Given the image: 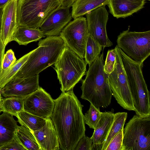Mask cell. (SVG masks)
Segmentation results:
<instances>
[{
    "mask_svg": "<svg viewBox=\"0 0 150 150\" xmlns=\"http://www.w3.org/2000/svg\"><path fill=\"white\" fill-rule=\"evenodd\" d=\"M54 101L50 118L58 135L60 149L74 150L79 140L85 135L83 105L73 89L62 92Z\"/></svg>",
    "mask_w": 150,
    "mask_h": 150,
    "instance_id": "cell-1",
    "label": "cell"
},
{
    "mask_svg": "<svg viewBox=\"0 0 150 150\" xmlns=\"http://www.w3.org/2000/svg\"><path fill=\"white\" fill-rule=\"evenodd\" d=\"M104 63L102 52L89 66L81 86V98L88 101L98 108H107L111 103L112 96L108 74L104 71Z\"/></svg>",
    "mask_w": 150,
    "mask_h": 150,
    "instance_id": "cell-2",
    "label": "cell"
},
{
    "mask_svg": "<svg viewBox=\"0 0 150 150\" xmlns=\"http://www.w3.org/2000/svg\"><path fill=\"white\" fill-rule=\"evenodd\" d=\"M59 36H50L41 39L38 47L13 77L25 78L38 75L57 61L65 46Z\"/></svg>",
    "mask_w": 150,
    "mask_h": 150,
    "instance_id": "cell-3",
    "label": "cell"
},
{
    "mask_svg": "<svg viewBox=\"0 0 150 150\" xmlns=\"http://www.w3.org/2000/svg\"><path fill=\"white\" fill-rule=\"evenodd\" d=\"M136 115H150V92L142 72L143 65L134 62L118 47Z\"/></svg>",
    "mask_w": 150,
    "mask_h": 150,
    "instance_id": "cell-4",
    "label": "cell"
},
{
    "mask_svg": "<svg viewBox=\"0 0 150 150\" xmlns=\"http://www.w3.org/2000/svg\"><path fill=\"white\" fill-rule=\"evenodd\" d=\"M54 64L62 92L73 89L86 74L87 64L85 61L66 45Z\"/></svg>",
    "mask_w": 150,
    "mask_h": 150,
    "instance_id": "cell-5",
    "label": "cell"
},
{
    "mask_svg": "<svg viewBox=\"0 0 150 150\" xmlns=\"http://www.w3.org/2000/svg\"><path fill=\"white\" fill-rule=\"evenodd\" d=\"M60 6L59 0H18V26L39 29L44 21Z\"/></svg>",
    "mask_w": 150,
    "mask_h": 150,
    "instance_id": "cell-6",
    "label": "cell"
},
{
    "mask_svg": "<svg viewBox=\"0 0 150 150\" xmlns=\"http://www.w3.org/2000/svg\"><path fill=\"white\" fill-rule=\"evenodd\" d=\"M118 47L128 57L140 65L150 55V30L123 31L118 36Z\"/></svg>",
    "mask_w": 150,
    "mask_h": 150,
    "instance_id": "cell-7",
    "label": "cell"
},
{
    "mask_svg": "<svg viewBox=\"0 0 150 150\" xmlns=\"http://www.w3.org/2000/svg\"><path fill=\"white\" fill-rule=\"evenodd\" d=\"M150 150V115H134L123 129L122 150Z\"/></svg>",
    "mask_w": 150,
    "mask_h": 150,
    "instance_id": "cell-8",
    "label": "cell"
},
{
    "mask_svg": "<svg viewBox=\"0 0 150 150\" xmlns=\"http://www.w3.org/2000/svg\"><path fill=\"white\" fill-rule=\"evenodd\" d=\"M116 61L113 71L108 74V81L112 95L124 109L135 110V108L118 47L117 45Z\"/></svg>",
    "mask_w": 150,
    "mask_h": 150,
    "instance_id": "cell-9",
    "label": "cell"
},
{
    "mask_svg": "<svg viewBox=\"0 0 150 150\" xmlns=\"http://www.w3.org/2000/svg\"><path fill=\"white\" fill-rule=\"evenodd\" d=\"M88 35L86 18L81 16L70 21L63 29L59 36L66 46L83 59Z\"/></svg>",
    "mask_w": 150,
    "mask_h": 150,
    "instance_id": "cell-10",
    "label": "cell"
},
{
    "mask_svg": "<svg viewBox=\"0 0 150 150\" xmlns=\"http://www.w3.org/2000/svg\"><path fill=\"white\" fill-rule=\"evenodd\" d=\"M88 34L103 47L113 45L109 39L106 31L108 13L105 6L100 7L86 14Z\"/></svg>",
    "mask_w": 150,
    "mask_h": 150,
    "instance_id": "cell-11",
    "label": "cell"
},
{
    "mask_svg": "<svg viewBox=\"0 0 150 150\" xmlns=\"http://www.w3.org/2000/svg\"><path fill=\"white\" fill-rule=\"evenodd\" d=\"M54 106V100L40 87L24 100V110L45 119L51 117Z\"/></svg>",
    "mask_w": 150,
    "mask_h": 150,
    "instance_id": "cell-12",
    "label": "cell"
},
{
    "mask_svg": "<svg viewBox=\"0 0 150 150\" xmlns=\"http://www.w3.org/2000/svg\"><path fill=\"white\" fill-rule=\"evenodd\" d=\"M39 75L25 77H13L1 89L2 96L25 98L39 87Z\"/></svg>",
    "mask_w": 150,
    "mask_h": 150,
    "instance_id": "cell-13",
    "label": "cell"
},
{
    "mask_svg": "<svg viewBox=\"0 0 150 150\" xmlns=\"http://www.w3.org/2000/svg\"><path fill=\"white\" fill-rule=\"evenodd\" d=\"M70 8L60 6L44 21L39 29L45 37L59 36L63 29L72 18Z\"/></svg>",
    "mask_w": 150,
    "mask_h": 150,
    "instance_id": "cell-14",
    "label": "cell"
},
{
    "mask_svg": "<svg viewBox=\"0 0 150 150\" xmlns=\"http://www.w3.org/2000/svg\"><path fill=\"white\" fill-rule=\"evenodd\" d=\"M18 0H11L3 8L1 38L6 46L12 41L13 34L18 27L17 10Z\"/></svg>",
    "mask_w": 150,
    "mask_h": 150,
    "instance_id": "cell-15",
    "label": "cell"
},
{
    "mask_svg": "<svg viewBox=\"0 0 150 150\" xmlns=\"http://www.w3.org/2000/svg\"><path fill=\"white\" fill-rule=\"evenodd\" d=\"M32 132L41 150L60 149L58 135L50 117L46 119L42 127Z\"/></svg>",
    "mask_w": 150,
    "mask_h": 150,
    "instance_id": "cell-16",
    "label": "cell"
},
{
    "mask_svg": "<svg viewBox=\"0 0 150 150\" xmlns=\"http://www.w3.org/2000/svg\"><path fill=\"white\" fill-rule=\"evenodd\" d=\"M144 0H110L107 5L110 12L117 18H125L142 9Z\"/></svg>",
    "mask_w": 150,
    "mask_h": 150,
    "instance_id": "cell-17",
    "label": "cell"
},
{
    "mask_svg": "<svg viewBox=\"0 0 150 150\" xmlns=\"http://www.w3.org/2000/svg\"><path fill=\"white\" fill-rule=\"evenodd\" d=\"M114 114L108 111L101 112L100 120L91 137L93 144V150H101L113 122Z\"/></svg>",
    "mask_w": 150,
    "mask_h": 150,
    "instance_id": "cell-18",
    "label": "cell"
},
{
    "mask_svg": "<svg viewBox=\"0 0 150 150\" xmlns=\"http://www.w3.org/2000/svg\"><path fill=\"white\" fill-rule=\"evenodd\" d=\"M13 116L5 112L0 115V147L14 137L18 125Z\"/></svg>",
    "mask_w": 150,
    "mask_h": 150,
    "instance_id": "cell-19",
    "label": "cell"
},
{
    "mask_svg": "<svg viewBox=\"0 0 150 150\" xmlns=\"http://www.w3.org/2000/svg\"><path fill=\"white\" fill-rule=\"evenodd\" d=\"M45 37L43 32L39 29L18 26L13 34L12 41H15L19 45H26Z\"/></svg>",
    "mask_w": 150,
    "mask_h": 150,
    "instance_id": "cell-20",
    "label": "cell"
},
{
    "mask_svg": "<svg viewBox=\"0 0 150 150\" xmlns=\"http://www.w3.org/2000/svg\"><path fill=\"white\" fill-rule=\"evenodd\" d=\"M110 0H76L72 6L71 11L74 19L83 16L100 7L107 5Z\"/></svg>",
    "mask_w": 150,
    "mask_h": 150,
    "instance_id": "cell-21",
    "label": "cell"
},
{
    "mask_svg": "<svg viewBox=\"0 0 150 150\" xmlns=\"http://www.w3.org/2000/svg\"><path fill=\"white\" fill-rule=\"evenodd\" d=\"M15 137L27 150H41L32 131L22 125L17 126Z\"/></svg>",
    "mask_w": 150,
    "mask_h": 150,
    "instance_id": "cell-22",
    "label": "cell"
},
{
    "mask_svg": "<svg viewBox=\"0 0 150 150\" xmlns=\"http://www.w3.org/2000/svg\"><path fill=\"white\" fill-rule=\"evenodd\" d=\"M16 117L18 122L32 131L38 130L45 125L46 119L30 113L25 110L18 113Z\"/></svg>",
    "mask_w": 150,
    "mask_h": 150,
    "instance_id": "cell-23",
    "label": "cell"
},
{
    "mask_svg": "<svg viewBox=\"0 0 150 150\" xmlns=\"http://www.w3.org/2000/svg\"><path fill=\"white\" fill-rule=\"evenodd\" d=\"M127 116V113L125 112H119L114 114L113 122L101 150H106L112 139L121 129L124 128Z\"/></svg>",
    "mask_w": 150,
    "mask_h": 150,
    "instance_id": "cell-24",
    "label": "cell"
},
{
    "mask_svg": "<svg viewBox=\"0 0 150 150\" xmlns=\"http://www.w3.org/2000/svg\"><path fill=\"white\" fill-rule=\"evenodd\" d=\"M25 98L14 96L3 98L1 105L2 112L16 116L18 113L24 110Z\"/></svg>",
    "mask_w": 150,
    "mask_h": 150,
    "instance_id": "cell-25",
    "label": "cell"
},
{
    "mask_svg": "<svg viewBox=\"0 0 150 150\" xmlns=\"http://www.w3.org/2000/svg\"><path fill=\"white\" fill-rule=\"evenodd\" d=\"M33 50L24 55L15 62L7 70L0 75V89L11 80L27 60Z\"/></svg>",
    "mask_w": 150,
    "mask_h": 150,
    "instance_id": "cell-26",
    "label": "cell"
},
{
    "mask_svg": "<svg viewBox=\"0 0 150 150\" xmlns=\"http://www.w3.org/2000/svg\"><path fill=\"white\" fill-rule=\"evenodd\" d=\"M103 47L98 44L88 34L86 44L85 61L90 65L100 54Z\"/></svg>",
    "mask_w": 150,
    "mask_h": 150,
    "instance_id": "cell-27",
    "label": "cell"
},
{
    "mask_svg": "<svg viewBox=\"0 0 150 150\" xmlns=\"http://www.w3.org/2000/svg\"><path fill=\"white\" fill-rule=\"evenodd\" d=\"M101 112L99 108L91 104L89 109L84 115L85 124L90 128L94 129L100 120Z\"/></svg>",
    "mask_w": 150,
    "mask_h": 150,
    "instance_id": "cell-28",
    "label": "cell"
},
{
    "mask_svg": "<svg viewBox=\"0 0 150 150\" xmlns=\"http://www.w3.org/2000/svg\"><path fill=\"white\" fill-rule=\"evenodd\" d=\"M116 61L115 48L108 50L104 65V71L107 74H109L113 71Z\"/></svg>",
    "mask_w": 150,
    "mask_h": 150,
    "instance_id": "cell-29",
    "label": "cell"
},
{
    "mask_svg": "<svg viewBox=\"0 0 150 150\" xmlns=\"http://www.w3.org/2000/svg\"><path fill=\"white\" fill-rule=\"evenodd\" d=\"M16 61L14 53L12 49H9L4 54L2 61L0 75L7 70Z\"/></svg>",
    "mask_w": 150,
    "mask_h": 150,
    "instance_id": "cell-30",
    "label": "cell"
},
{
    "mask_svg": "<svg viewBox=\"0 0 150 150\" xmlns=\"http://www.w3.org/2000/svg\"><path fill=\"white\" fill-rule=\"evenodd\" d=\"M124 128L121 129L110 142L106 150H122Z\"/></svg>",
    "mask_w": 150,
    "mask_h": 150,
    "instance_id": "cell-31",
    "label": "cell"
},
{
    "mask_svg": "<svg viewBox=\"0 0 150 150\" xmlns=\"http://www.w3.org/2000/svg\"><path fill=\"white\" fill-rule=\"evenodd\" d=\"M93 144L91 137L85 135L79 141L74 150H93Z\"/></svg>",
    "mask_w": 150,
    "mask_h": 150,
    "instance_id": "cell-32",
    "label": "cell"
},
{
    "mask_svg": "<svg viewBox=\"0 0 150 150\" xmlns=\"http://www.w3.org/2000/svg\"><path fill=\"white\" fill-rule=\"evenodd\" d=\"M27 150L19 142L15 136L12 140L6 144L0 147V150Z\"/></svg>",
    "mask_w": 150,
    "mask_h": 150,
    "instance_id": "cell-33",
    "label": "cell"
},
{
    "mask_svg": "<svg viewBox=\"0 0 150 150\" xmlns=\"http://www.w3.org/2000/svg\"><path fill=\"white\" fill-rule=\"evenodd\" d=\"M6 45L3 42L0 37V72L2 68L3 59L5 54V50Z\"/></svg>",
    "mask_w": 150,
    "mask_h": 150,
    "instance_id": "cell-34",
    "label": "cell"
},
{
    "mask_svg": "<svg viewBox=\"0 0 150 150\" xmlns=\"http://www.w3.org/2000/svg\"><path fill=\"white\" fill-rule=\"evenodd\" d=\"M76 0H59L61 6L64 8H70Z\"/></svg>",
    "mask_w": 150,
    "mask_h": 150,
    "instance_id": "cell-35",
    "label": "cell"
},
{
    "mask_svg": "<svg viewBox=\"0 0 150 150\" xmlns=\"http://www.w3.org/2000/svg\"><path fill=\"white\" fill-rule=\"evenodd\" d=\"M11 0H0V9L3 8Z\"/></svg>",
    "mask_w": 150,
    "mask_h": 150,
    "instance_id": "cell-36",
    "label": "cell"
},
{
    "mask_svg": "<svg viewBox=\"0 0 150 150\" xmlns=\"http://www.w3.org/2000/svg\"><path fill=\"white\" fill-rule=\"evenodd\" d=\"M2 13L3 8L0 9V35L1 30V23Z\"/></svg>",
    "mask_w": 150,
    "mask_h": 150,
    "instance_id": "cell-37",
    "label": "cell"
},
{
    "mask_svg": "<svg viewBox=\"0 0 150 150\" xmlns=\"http://www.w3.org/2000/svg\"><path fill=\"white\" fill-rule=\"evenodd\" d=\"M3 98L2 96L1 89H0V107H1Z\"/></svg>",
    "mask_w": 150,
    "mask_h": 150,
    "instance_id": "cell-38",
    "label": "cell"
},
{
    "mask_svg": "<svg viewBox=\"0 0 150 150\" xmlns=\"http://www.w3.org/2000/svg\"><path fill=\"white\" fill-rule=\"evenodd\" d=\"M2 112V109L1 107H0V113Z\"/></svg>",
    "mask_w": 150,
    "mask_h": 150,
    "instance_id": "cell-39",
    "label": "cell"
},
{
    "mask_svg": "<svg viewBox=\"0 0 150 150\" xmlns=\"http://www.w3.org/2000/svg\"><path fill=\"white\" fill-rule=\"evenodd\" d=\"M144 0L145 1H150V0Z\"/></svg>",
    "mask_w": 150,
    "mask_h": 150,
    "instance_id": "cell-40",
    "label": "cell"
}]
</instances>
